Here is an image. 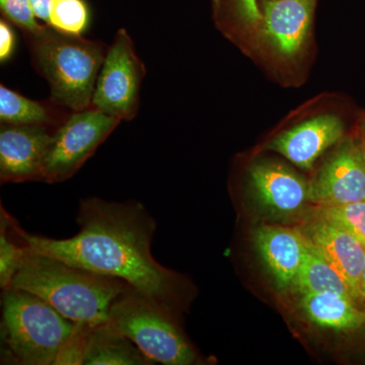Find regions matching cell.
<instances>
[{
    "label": "cell",
    "mask_w": 365,
    "mask_h": 365,
    "mask_svg": "<svg viewBox=\"0 0 365 365\" xmlns=\"http://www.w3.org/2000/svg\"><path fill=\"white\" fill-rule=\"evenodd\" d=\"M121 122L93 107L72 112L53 133L46 151L43 182L56 184L73 177Z\"/></svg>",
    "instance_id": "6"
},
{
    "label": "cell",
    "mask_w": 365,
    "mask_h": 365,
    "mask_svg": "<svg viewBox=\"0 0 365 365\" xmlns=\"http://www.w3.org/2000/svg\"><path fill=\"white\" fill-rule=\"evenodd\" d=\"M38 20L49 25V6L51 0H30Z\"/></svg>",
    "instance_id": "25"
},
{
    "label": "cell",
    "mask_w": 365,
    "mask_h": 365,
    "mask_svg": "<svg viewBox=\"0 0 365 365\" xmlns=\"http://www.w3.org/2000/svg\"><path fill=\"white\" fill-rule=\"evenodd\" d=\"M90 21V11L85 0H51L49 25L67 35L81 36Z\"/></svg>",
    "instance_id": "20"
},
{
    "label": "cell",
    "mask_w": 365,
    "mask_h": 365,
    "mask_svg": "<svg viewBox=\"0 0 365 365\" xmlns=\"http://www.w3.org/2000/svg\"><path fill=\"white\" fill-rule=\"evenodd\" d=\"M306 242V253L294 283L300 294L331 292L355 300L342 274L329 263L307 239Z\"/></svg>",
    "instance_id": "18"
},
{
    "label": "cell",
    "mask_w": 365,
    "mask_h": 365,
    "mask_svg": "<svg viewBox=\"0 0 365 365\" xmlns=\"http://www.w3.org/2000/svg\"><path fill=\"white\" fill-rule=\"evenodd\" d=\"M362 135H364V153L365 157V123L362 125Z\"/></svg>",
    "instance_id": "27"
},
{
    "label": "cell",
    "mask_w": 365,
    "mask_h": 365,
    "mask_svg": "<svg viewBox=\"0 0 365 365\" xmlns=\"http://www.w3.org/2000/svg\"><path fill=\"white\" fill-rule=\"evenodd\" d=\"M1 307L2 364H55L76 324L19 288L2 290Z\"/></svg>",
    "instance_id": "4"
},
{
    "label": "cell",
    "mask_w": 365,
    "mask_h": 365,
    "mask_svg": "<svg viewBox=\"0 0 365 365\" xmlns=\"http://www.w3.org/2000/svg\"><path fill=\"white\" fill-rule=\"evenodd\" d=\"M249 173L259 200L271 210L289 215L309 200V185L280 163H255Z\"/></svg>",
    "instance_id": "14"
},
{
    "label": "cell",
    "mask_w": 365,
    "mask_h": 365,
    "mask_svg": "<svg viewBox=\"0 0 365 365\" xmlns=\"http://www.w3.org/2000/svg\"><path fill=\"white\" fill-rule=\"evenodd\" d=\"M16 46V36L11 23L6 19L0 20V62L4 63L11 59Z\"/></svg>",
    "instance_id": "24"
},
{
    "label": "cell",
    "mask_w": 365,
    "mask_h": 365,
    "mask_svg": "<svg viewBox=\"0 0 365 365\" xmlns=\"http://www.w3.org/2000/svg\"><path fill=\"white\" fill-rule=\"evenodd\" d=\"M0 11L4 19L23 31L25 38L37 35L47 26L38 20L30 0H0Z\"/></svg>",
    "instance_id": "22"
},
{
    "label": "cell",
    "mask_w": 365,
    "mask_h": 365,
    "mask_svg": "<svg viewBox=\"0 0 365 365\" xmlns=\"http://www.w3.org/2000/svg\"><path fill=\"white\" fill-rule=\"evenodd\" d=\"M20 223L1 205L0 208V287L9 289L28 249L19 232Z\"/></svg>",
    "instance_id": "19"
},
{
    "label": "cell",
    "mask_w": 365,
    "mask_h": 365,
    "mask_svg": "<svg viewBox=\"0 0 365 365\" xmlns=\"http://www.w3.org/2000/svg\"><path fill=\"white\" fill-rule=\"evenodd\" d=\"M176 313L130 288L113 304L108 324L155 364H196L198 354L180 328Z\"/></svg>",
    "instance_id": "5"
},
{
    "label": "cell",
    "mask_w": 365,
    "mask_h": 365,
    "mask_svg": "<svg viewBox=\"0 0 365 365\" xmlns=\"http://www.w3.org/2000/svg\"><path fill=\"white\" fill-rule=\"evenodd\" d=\"M71 110L55 102L26 98L0 85V123L33 125L57 129L68 119Z\"/></svg>",
    "instance_id": "15"
},
{
    "label": "cell",
    "mask_w": 365,
    "mask_h": 365,
    "mask_svg": "<svg viewBox=\"0 0 365 365\" xmlns=\"http://www.w3.org/2000/svg\"><path fill=\"white\" fill-rule=\"evenodd\" d=\"M145 73L133 41L125 29H120L98 73L93 107L121 121H131L138 113Z\"/></svg>",
    "instance_id": "7"
},
{
    "label": "cell",
    "mask_w": 365,
    "mask_h": 365,
    "mask_svg": "<svg viewBox=\"0 0 365 365\" xmlns=\"http://www.w3.org/2000/svg\"><path fill=\"white\" fill-rule=\"evenodd\" d=\"M56 129L33 125H0V182H43L48 145Z\"/></svg>",
    "instance_id": "8"
},
{
    "label": "cell",
    "mask_w": 365,
    "mask_h": 365,
    "mask_svg": "<svg viewBox=\"0 0 365 365\" xmlns=\"http://www.w3.org/2000/svg\"><path fill=\"white\" fill-rule=\"evenodd\" d=\"M215 4L216 13L227 11L244 26L256 28L262 25L263 14L258 0H215Z\"/></svg>",
    "instance_id": "23"
},
{
    "label": "cell",
    "mask_w": 365,
    "mask_h": 365,
    "mask_svg": "<svg viewBox=\"0 0 365 365\" xmlns=\"http://www.w3.org/2000/svg\"><path fill=\"white\" fill-rule=\"evenodd\" d=\"M360 294H361V299L365 300V268L360 280Z\"/></svg>",
    "instance_id": "26"
},
{
    "label": "cell",
    "mask_w": 365,
    "mask_h": 365,
    "mask_svg": "<svg viewBox=\"0 0 365 365\" xmlns=\"http://www.w3.org/2000/svg\"><path fill=\"white\" fill-rule=\"evenodd\" d=\"M316 217L339 225L365 245V201L319 206Z\"/></svg>",
    "instance_id": "21"
},
{
    "label": "cell",
    "mask_w": 365,
    "mask_h": 365,
    "mask_svg": "<svg viewBox=\"0 0 365 365\" xmlns=\"http://www.w3.org/2000/svg\"><path fill=\"white\" fill-rule=\"evenodd\" d=\"M316 4L317 0H261V26L283 56H294L302 49Z\"/></svg>",
    "instance_id": "11"
},
{
    "label": "cell",
    "mask_w": 365,
    "mask_h": 365,
    "mask_svg": "<svg viewBox=\"0 0 365 365\" xmlns=\"http://www.w3.org/2000/svg\"><path fill=\"white\" fill-rule=\"evenodd\" d=\"M76 222L79 232L68 239L32 235L21 225L19 232L28 251L123 280L173 311L182 306L184 279L153 258L151 244L157 222L143 203L88 197L79 203Z\"/></svg>",
    "instance_id": "1"
},
{
    "label": "cell",
    "mask_w": 365,
    "mask_h": 365,
    "mask_svg": "<svg viewBox=\"0 0 365 365\" xmlns=\"http://www.w3.org/2000/svg\"><path fill=\"white\" fill-rule=\"evenodd\" d=\"M254 242L279 289L294 284L307 250L300 230L263 225L255 230Z\"/></svg>",
    "instance_id": "13"
},
{
    "label": "cell",
    "mask_w": 365,
    "mask_h": 365,
    "mask_svg": "<svg viewBox=\"0 0 365 365\" xmlns=\"http://www.w3.org/2000/svg\"><path fill=\"white\" fill-rule=\"evenodd\" d=\"M309 200L319 206L365 201V157L347 141L309 185Z\"/></svg>",
    "instance_id": "9"
},
{
    "label": "cell",
    "mask_w": 365,
    "mask_h": 365,
    "mask_svg": "<svg viewBox=\"0 0 365 365\" xmlns=\"http://www.w3.org/2000/svg\"><path fill=\"white\" fill-rule=\"evenodd\" d=\"M300 232L342 274L354 299H361L360 280L365 268L364 242L339 225L318 217L304 225Z\"/></svg>",
    "instance_id": "10"
},
{
    "label": "cell",
    "mask_w": 365,
    "mask_h": 365,
    "mask_svg": "<svg viewBox=\"0 0 365 365\" xmlns=\"http://www.w3.org/2000/svg\"><path fill=\"white\" fill-rule=\"evenodd\" d=\"M83 364L150 365L155 364L129 338L109 324L95 327L86 335Z\"/></svg>",
    "instance_id": "16"
},
{
    "label": "cell",
    "mask_w": 365,
    "mask_h": 365,
    "mask_svg": "<svg viewBox=\"0 0 365 365\" xmlns=\"http://www.w3.org/2000/svg\"><path fill=\"white\" fill-rule=\"evenodd\" d=\"M36 71L50 86V98L72 112L93 107V91L109 46L58 32L50 26L25 38Z\"/></svg>",
    "instance_id": "3"
},
{
    "label": "cell",
    "mask_w": 365,
    "mask_h": 365,
    "mask_svg": "<svg viewBox=\"0 0 365 365\" xmlns=\"http://www.w3.org/2000/svg\"><path fill=\"white\" fill-rule=\"evenodd\" d=\"M11 287L37 295L72 323L90 328L107 323L113 304L132 288L123 280L31 251Z\"/></svg>",
    "instance_id": "2"
},
{
    "label": "cell",
    "mask_w": 365,
    "mask_h": 365,
    "mask_svg": "<svg viewBox=\"0 0 365 365\" xmlns=\"http://www.w3.org/2000/svg\"><path fill=\"white\" fill-rule=\"evenodd\" d=\"M344 125L334 115H323L297 125L274 139L269 148L284 155L302 169H309L317 158L343 136Z\"/></svg>",
    "instance_id": "12"
},
{
    "label": "cell",
    "mask_w": 365,
    "mask_h": 365,
    "mask_svg": "<svg viewBox=\"0 0 365 365\" xmlns=\"http://www.w3.org/2000/svg\"><path fill=\"white\" fill-rule=\"evenodd\" d=\"M300 304L307 318L323 328L336 331L354 330L365 323V314L354 299L336 292L302 294Z\"/></svg>",
    "instance_id": "17"
}]
</instances>
